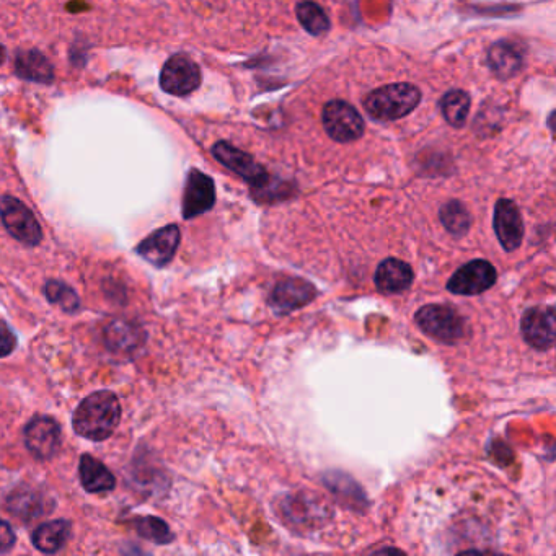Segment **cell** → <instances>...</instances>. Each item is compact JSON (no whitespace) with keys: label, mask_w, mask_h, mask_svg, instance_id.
<instances>
[{"label":"cell","mask_w":556,"mask_h":556,"mask_svg":"<svg viewBox=\"0 0 556 556\" xmlns=\"http://www.w3.org/2000/svg\"><path fill=\"white\" fill-rule=\"evenodd\" d=\"M121 420L120 400L110 390H100L85 398L72 416L79 436L90 441H105L115 433Z\"/></svg>","instance_id":"cell-1"},{"label":"cell","mask_w":556,"mask_h":556,"mask_svg":"<svg viewBox=\"0 0 556 556\" xmlns=\"http://www.w3.org/2000/svg\"><path fill=\"white\" fill-rule=\"evenodd\" d=\"M421 92L413 84H390L374 90L366 98V110L372 118L379 121L400 120L410 115L420 105Z\"/></svg>","instance_id":"cell-2"},{"label":"cell","mask_w":556,"mask_h":556,"mask_svg":"<svg viewBox=\"0 0 556 556\" xmlns=\"http://www.w3.org/2000/svg\"><path fill=\"white\" fill-rule=\"evenodd\" d=\"M415 322L426 335L446 345H454L468 335L467 320L451 305L431 304L421 307L416 312Z\"/></svg>","instance_id":"cell-3"},{"label":"cell","mask_w":556,"mask_h":556,"mask_svg":"<svg viewBox=\"0 0 556 556\" xmlns=\"http://www.w3.org/2000/svg\"><path fill=\"white\" fill-rule=\"evenodd\" d=\"M0 219L9 234L28 247H36L43 239L35 214L14 196H0Z\"/></svg>","instance_id":"cell-4"},{"label":"cell","mask_w":556,"mask_h":556,"mask_svg":"<svg viewBox=\"0 0 556 556\" xmlns=\"http://www.w3.org/2000/svg\"><path fill=\"white\" fill-rule=\"evenodd\" d=\"M323 128L336 142H354L364 133V120L353 105L343 100L328 102L322 113Z\"/></svg>","instance_id":"cell-5"},{"label":"cell","mask_w":556,"mask_h":556,"mask_svg":"<svg viewBox=\"0 0 556 556\" xmlns=\"http://www.w3.org/2000/svg\"><path fill=\"white\" fill-rule=\"evenodd\" d=\"M498 271L490 261L473 260L460 266L447 283V291L455 296H478L495 286Z\"/></svg>","instance_id":"cell-6"},{"label":"cell","mask_w":556,"mask_h":556,"mask_svg":"<svg viewBox=\"0 0 556 556\" xmlns=\"http://www.w3.org/2000/svg\"><path fill=\"white\" fill-rule=\"evenodd\" d=\"M201 85V71L198 64L185 54H175L165 62L160 74V87L167 93L185 97L195 92Z\"/></svg>","instance_id":"cell-7"},{"label":"cell","mask_w":556,"mask_h":556,"mask_svg":"<svg viewBox=\"0 0 556 556\" xmlns=\"http://www.w3.org/2000/svg\"><path fill=\"white\" fill-rule=\"evenodd\" d=\"M212 155L224 167L237 173L243 180H247L250 186H252V193L253 191L260 190L261 186L270 180V175L266 173L265 168L261 167L260 164H256L252 155L240 151V149L232 146L229 142H217L216 146L212 147Z\"/></svg>","instance_id":"cell-8"},{"label":"cell","mask_w":556,"mask_h":556,"mask_svg":"<svg viewBox=\"0 0 556 556\" xmlns=\"http://www.w3.org/2000/svg\"><path fill=\"white\" fill-rule=\"evenodd\" d=\"M317 297L314 284L301 278H286L274 286L270 296L271 309L279 315L302 309Z\"/></svg>","instance_id":"cell-9"},{"label":"cell","mask_w":556,"mask_h":556,"mask_svg":"<svg viewBox=\"0 0 556 556\" xmlns=\"http://www.w3.org/2000/svg\"><path fill=\"white\" fill-rule=\"evenodd\" d=\"M521 331L527 345L537 351H548L555 343V310L534 307L522 315Z\"/></svg>","instance_id":"cell-10"},{"label":"cell","mask_w":556,"mask_h":556,"mask_svg":"<svg viewBox=\"0 0 556 556\" xmlns=\"http://www.w3.org/2000/svg\"><path fill=\"white\" fill-rule=\"evenodd\" d=\"M25 444L36 459H51L61 446V428L48 416H36L25 428Z\"/></svg>","instance_id":"cell-11"},{"label":"cell","mask_w":556,"mask_h":556,"mask_svg":"<svg viewBox=\"0 0 556 556\" xmlns=\"http://www.w3.org/2000/svg\"><path fill=\"white\" fill-rule=\"evenodd\" d=\"M216 203V186L214 181L203 172L193 168L188 173L185 195H183V217L195 219L204 212L211 211Z\"/></svg>","instance_id":"cell-12"},{"label":"cell","mask_w":556,"mask_h":556,"mask_svg":"<svg viewBox=\"0 0 556 556\" xmlns=\"http://www.w3.org/2000/svg\"><path fill=\"white\" fill-rule=\"evenodd\" d=\"M493 227L501 247L506 252H514L521 247L524 239V221L517 204L511 199H499L495 206Z\"/></svg>","instance_id":"cell-13"},{"label":"cell","mask_w":556,"mask_h":556,"mask_svg":"<svg viewBox=\"0 0 556 556\" xmlns=\"http://www.w3.org/2000/svg\"><path fill=\"white\" fill-rule=\"evenodd\" d=\"M181 232L180 227L165 226L162 229L155 230L154 234L149 235L146 240H142L137 245L136 252L149 261L151 265L157 268H164L173 256L177 253L178 245H180Z\"/></svg>","instance_id":"cell-14"},{"label":"cell","mask_w":556,"mask_h":556,"mask_svg":"<svg viewBox=\"0 0 556 556\" xmlns=\"http://www.w3.org/2000/svg\"><path fill=\"white\" fill-rule=\"evenodd\" d=\"M413 270L405 261L398 258H387L377 266L374 283L384 294H400L410 289L413 284Z\"/></svg>","instance_id":"cell-15"},{"label":"cell","mask_w":556,"mask_h":556,"mask_svg":"<svg viewBox=\"0 0 556 556\" xmlns=\"http://www.w3.org/2000/svg\"><path fill=\"white\" fill-rule=\"evenodd\" d=\"M488 64L498 79L508 80L521 72L524 66V53L517 43L498 41L488 51Z\"/></svg>","instance_id":"cell-16"},{"label":"cell","mask_w":556,"mask_h":556,"mask_svg":"<svg viewBox=\"0 0 556 556\" xmlns=\"http://www.w3.org/2000/svg\"><path fill=\"white\" fill-rule=\"evenodd\" d=\"M146 340V333L137 323L129 320H115L105 328V343L111 351L131 354L141 348Z\"/></svg>","instance_id":"cell-17"},{"label":"cell","mask_w":556,"mask_h":556,"mask_svg":"<svg viewBox=\"0 0 556 556\" xmlns=\"http://www.w3.org/2000/svg\"><path fill=\"white\" fill-rule=\"evenodd\" d=\"M323 483L328 490L338 498L340 503L353 511H364L367 508V498L361 486L343 472H328L323 475Z\"/></svg>","instance_id":"cell-18"},{"label":"cell","mask_w":556,"mask_h":556,"mask_svg":"<svg viewBox=\"0 0 556 556\" xmlns=\"http://www.w3.org/2000/svg\"><path fill=\"white\" fill-rule=\"evenodd\" d=\"M79 475L84 490L89 493H108L116 486L115 475L92 455H82Z\"/></svg>","instance_id":"cell-19"},{"label":"cell","mask_w":556,"mask_h":556,"mask_svg":"<svg viewBox=\"0 0 556 556\" xmlns=\"http://www.w3.org/2000/svg\"><path fill=\"white\" fill-rule=\"evenodd\" d=\"M15 72L22 79L41 82V84H49L54 79L51 62L38 51H22L18 54L15 59Z\"/></svg>","instance_id":"cell-20"},{"label":"cell","mask_w":556,"mask_h":556,"mask_svg":"<svg viewBox=\"0 0 556 556\" xmlns=\"http://www.w3.org/2000/svg\"><path fill=\"white\" fill-rule=\"evenodd\" d=\"M69 534H71V524L64 519H59V521H49L46 524H41L31 535V540L40 552L53 555L66 545Z\"/></svg>","instance_id":"cell-21"},{"label":"cell","mask_w":556,"mask_h":556,"mask_svg":"<svg viewBox=\"0 0 556 556\" xmlns=\"http://www.w3.org/2000/svg\"><path fill=\"white\" fill-rule=\"evenodd\" d=\"M439 219H441L442 226L446 227L447 232L454 237H464L472 227L470 212L465 208V204L460 203L457 199L442 206L439 211Z\"/></svg>","instance_id":"cell-22"},{"label":"cell","mask_w":556,"mask_h":556,"mask_svg":"<svg viewBox=\"0 0 556 556\" xmlns=\"http://www.w3.org/2000/svg\"><path fill=\"white\" fill-rule=\"evenodd\" d=\"M441 111L447 123L462 128L470 111V97L464 90H451L441 98Z\"/></svg>","instance_id":"cell-23"},{"label":"cell","mask_w":556,"mask_h":556,"mask_svg":"<svg viewBox=\"0 0 556 556\" xmlns=\"http://www.w3.org/2000/svg\"><path fill=\"white\" fill-rule=\"evenodd\" d=\"M296 12L302 27L309 31L310 35H325L330 30V18L325 14V10L320 5L315 4V2L304 0V2L297 5Z\"/></svg>","instance_id":"cell-24"},{"label":"cell","mask_w":556,"mask_h":556,"mask_svg":"<svg viewBox=\"0 0 556 556\" xmlns=\"http://www.w3.org/2000/svg\"><path fill=\"white\" fill-rule=\"evenodd\" d=\"M43 498L36 491H14L7 501V508L20 519H36L43 514Z\"/></svg>","instance_id":"cell-25"},{"label":"cell","mask_w":556,"mask_h":556,"mask_svg":"<svg viewBox=\"0 0 556 556\" xmlns=\"http://www.w3.org/2000/svg\"><path fill=\"white\" fill-rule=\"evenodd\" d=\"M46 299L67 314H76L80 309V299L77 292L69 284L58 279H51L45 286Z\"/></svg>","instance_id":"cell-26"},{"label":"cell","mask_w":556,"mask_h":556,"mask_svg":"<svg viewBox=\"0 0 556 556\" xmlns=\"http://www.w3.org/2000/svg\"><path fill=\"white\" fill-rule=\"evenodd\" d=\"M133 526L142 539L151 540L157 545H167L173 540L172 530L167 526V522L159 517H139L133 522Z\"/></svg>","instance_id":"cell-27"},{"label":"cell","mask_w":556,"mask_h":556,"mask_svg":"<svg viewBox=\"0 0 556 556\" xmlns=\"http://www.w3.org/2000/svg\"><path fill=\"white\" fill-rule=\"evenodd\" d=\"M15 346H17V338H15L14 331L2 325L0 327V358H7L14 353Z\"/></svg>","instance_id":"cell-28"},{"label":"cell","mask_w":556,"mask_h":556,"mask_svg":"<svg viewBox=\"0 0 556 556\" xmlns=\"http://www.w3.org/2000/svg\"><path fill=\"white\" fill-rule=\"evenodd\" d=\"M15 545V534L7 522L0 519V555L9 553Z\"/></svg>","instance_id":"cell-29"},{"label":"cell","mask_w":556,"mask_h":556,"mask_svg":"<svg viewBox=\"0 0 556 556\" xmlns=\"http://www.w3.org/2000/svg\"><path fill=\"white\" fill-rule=\"evenodd\" d=\"M5 59V51L4 48H2V46H0V64H2V62H4Z\"/></svg>","instance_id":"cell-30"}]
</instances>
